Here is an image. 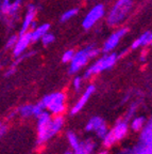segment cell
Masks as SVG:
<instances>
[{
	"label": "cell",
	"instance_id": "1",
	"mask_svg": "<svg viewBox=\"0 0 152 154\" xmlns=\"http://www.w3.org/2000/svg\"><path fill=\"white\" fill-rule=\"evenodd\" d=\"M99 54L100 49L96 47L95 45H88L80 51H75L74 57H72V61L69 62L70 64H69L68 73L70 75L79 73L84 66L87 65L88 61L97 58Z\"/></svg>",
	"mask_w": 152,
	"mask_h": 154
},
{
	"label": "cell",
	"instance_id": "2",
	"mask_svg": "<svg viewBox=\"0 0 152 154\" xmlns=\"http://www.w3.org/2000/svg\"><path fill=\"white\" fill-rule=\"evenodd\" d=\"M133 9L132 0H117L107 15V24L110 27L119 26L124 23Z\"/></svg>",
	"mask_w": 152,
	"mask_h": 154
},
{
	"label": "cell",
	"instance_id": "3",
	"mask_svg": "<svg viewBox=\"0 0 152 154\" xmlns=\"http://www.w3.org/2000/svg\"><path fill=\"white\" fill-rule=\"evenodd\" d=\"M40 103L51 116L63 115L66 110V94L64 92H52L44 96Z\"/></svg>",
	"mask_w": 152,
	"mask_h": 154
},
{
	"label": "cell",
	"instance_id": "4",
	"mask_svg": "<svg viewBox=\"0 0 152 154\" xmlns=\"http://www.w3.org/2000/svg\"><path fill=\"white\" fill-rule=\"evenodd\" d=\"M118 58V54L114 53V51L104 54L102 57H100L98 60H96L89 67H87V70L84 73L83 78L88 79V78L95 76V75L99 74V73L103 72V71L112 69L116 64Z\"/></svg>",
	"mask_w": 152,
	"mask_h": 154
},
{
	"label": "cell",
	"instance_id": "5",
	"mask_svg": "<svg viewBox=\"0 0 152 154\" xmlns=\"http://www.w3.org/2000/svg\"><path fill=\"white\" fill-rule=\"evenodd\" d=\"M52 118V116L50 115L47 110H44L36 118V132H37V139L36 143L38 146L44 144L49 140L48 137V128H49V122Z\"/></svg>",
	"mask_w": 152,
	"mask_h": 154
},
{
	"label": "cell",
	"instance_id": "6",
	"mask_svg": "<svg viewBox=\"0 0 152 154\" xmlns=\"http://www.w3.org/2000/svg\"><path fill=\"white\" fill-rule=\"evenodd\" d=\"M105 15V8L103 5H96L89 10V12L84 16L83 22H82V26L84 29L88 30V29L93 28L100 19L102 18Z\"/></svg>",
	"mask_w": 152,
	"mask_h": 154
},
{
	"label": "cell",
	"instance_id": "7",
	"mask_svg": "<svg viewBox=\"0 0 152 154\" xmlns=\"http://www.w3.org/2000/svg\"><path fill=\"white\" fill-rule=\"evenodd\" d=\"M129 32V29L127 27H122V28H119L118 30L112 33L109 38H107V41L104 42L102 46V51L104 54L111 53L115 49V48L118 46L119 42L127 33Z\"/></svg>",
	"mask_w": 152,
	"mask_h": 154
},
{
	"label": "cell",
	"instance_id": "8",
	"mask_svg": "<svg viewBox=\"0 0 152 154\" xmlns=\"http://www.w3.org/2000/svg\"><path fill=\"white\" fill-rule=\"evenodd\" d=\"M31 43H33V42H32L31 31H30V30L27 32H24V33H19L16 44H15L14 47L12 48L14 57L17 58L22 55V54H24Z\"/></svg>",
	"mask_w": 152,
	"mask_h": 154
},
{
	"label": "cell",
	"instance_id": "9",
	"mask_svg": "<svg viewBox=\"0 0 152 154\" xmlns=\"http://www.w3.org/2000/svg\"><path fill=\"white\" fill-rule=\"evenodd\" d=\"M95 91H96V87L94 86V85H89V86L86 87L85 91L82 93V95L80 96V99L76 102V104H75L72 107V109H70V115L75 116V115H77L79 111L82 110L84 106L87 104L88 100L90 99V96L93 95Z\"/></svg>",
	"mask_w": 152,
	"mask_h": 154
},
{
	"label": "cell",
	"instance_id": "10",
	"mask_svg": "<svg viewBox=\"0 0 152 154\" xmlns=\"http://www.w3.org/2000/svg\"><path fill=\"white\" fill-rule=\"evenodd\" d=\"M37 14V7L34 3H29L27 5V12L25 14L24 20H22V28H20V32L19 33H24V32L29 31L30 29V25L31 23L35 19V16Z\"/></svg>",
	"mask_w": 152,
	"mask_h": 154
},
{
	"label": "cell",
	"instance_id": "11",
	"mask_svg": "<svg viewBox=\"0 0 152 154\" xmlns=\"http://www.w3.org/2000/svg\"><path fill=\"white\" fill-rule=\"evenodd\" d=\"M64 122L65 118L63 115L52 116V118L49 122V128H48V137H49V139L54 137L55 135H57L62 131L63 126H64Z\"/></svg>",
	"mask_w": 152,
	"mask_h": 154
},
{
	"label": "cell",
	"instance_id": "12",
	"mask_svg": "<svg viewBox=\"0 0 152 154\" xmlns=\"http://www.w3.org/2000/svg\"><path fill=\"white\" fill-rule=\"evenodd\" d=\"M114 134L117 141L122 140L129 133V122L124 119H118L115 122L114 128L111 130Z\"/></svg>",
	"mask_w": 152,
	"mask_h": 154
},
{
	"label": "cell",
	"instance_id": "13",
	"mask_svg": "<svg viewBox=\"0 0 152 154\" xmlns=\"http://www.w3.org/2000/svg\"><path fill=\"white\" fill-rule=\"evenodd\" d=\"M138 143L146 146V147H152V122L151 120L146 121L145 125L139 132V141Z\"/></svg>",
	"mask_w": 152,
	"mask_h": 154
},
{
	"label": "cell",
	"instance_id": "14",
	"mask_svg": "<svg viewBox=\"0 0 152 154\" xmlns=\"http://www.w3.org/2000/svg\"><path fill=\"white\" fill-rule=\"evenodd\" d=\"M152 42V33L150 30L148 31H145L140 36H138L136 40H134L132 45H131V48L132 49H137L139 47H148V46L151 45Z\"/></svg>",
	"mask_w": 152,
	"mask_h": 154
},
{
	"label": "cell",
	"instance_id": "15",
	"mask_svg": "<svg viewBox=\"0 0 152 154\" xmlns=\"http://www.w3.org/2000/svg\"><path fill=\"white\" fill-rule=\"evenodd\" d=\"M96 149V142L92 139L80 141V144L77 149L74 150L72 154H93Z\"/></svg>",
	"mask_w": 152,
	"mask_h": 154
},
{
	"label": "cell",
	"instance_id": "16",
	"mask_svg": "<svg viewBox=\"0 0 152 154\" xmlns=\"http://www.w3.org/2000/svg\"><path fill=\"white\" fill-rule=\"evenodd\" d=\"M50 29V25L49 24H42L37 27H36L35 29H33V30H31V36H32V42H36V41H39L40 38L44 35V34L46 33V32L49 31Z\"/></svg>",
	"mask_w": 152,
	"mask_h": 154
},
{
	"label": "cell",
	"instance_id": "17",
	"mask_svg": "<svg viewBox=\"0 0 152 154\" xmlns=\"http://www.w3.org/2000/svg\"><path fill=\"white\" fill-rule=\"evenodd\" d=\"M146 118L144 116H138V117H134V118L131 119V123H130V128L131 131H133L134 133H139L140 130L143 128V126L146 123Z\"/></svg>",
	"mask_w": 152,
	"mask_h": 154
},
{
	"label": "cell",
	"instance_id": "18",
	"mask_svg": "<svg viewBox=\"0 0 152 154\" xmlns=\"http://www.w3.org/2000/svg\"><path fill=\"white\" fill-rule=\"evenodd\" d=\"M104 122H105V121L103 120L101 117H98V116L93 117V118H90L89 121L86 123L85 131H86V132H88V133H89V132H95V131L99 128L100 125L103 124Z\"/></svg>",
	"mask_w": 152,
	"mask_h": 154
},
{
	"label": "cell",
	"instance_id": "19",
	"mask_svg": "<svg viewBox=\"0 0 152 154\" xmlns=\"http://www.w3.org/2000/svg\"><path fill=\"white\" fill-rule=\"evenodd\" d=\"M22 0H15L14 2L11 3V7L9 9L7 16L11 17V20H16L18 18L19 11H20V5H22Z\"/></svg>",
	"mask_w": 152,
	"mask_h": 154
},
{
	"label": "cell",
	"instance_id": "20",
	"mask_svg": "<svg viewBox=\"0 0 152 154\" xmlns=\"http://www.w3.org/2000/svg\"><path fill=\"white\" fill-rule=\"evenodd\" d=\"M101 140H102V146L107 150L111 149V148H112L113 146L117 142L116 138H115L114 134H113V132L111 130L107 131V133L103 136V138Z\"/></svg>",
	"mask_w": 152,
	"mask_h": 154
},
{
	"label": "cell",
	"instance_id": "21",
	"mask_svg": "<svg viewBox=\"0 0 152 154\" xmlns=\"http://www.w3.org/2000/svg\"><path fill=\"white\" fill-rule=\"evenodd\" d=\"M17 112L22 118H30L33 117V104H26V105L20 106L17 109Z\"/></svg>",
	"mask_w": 152,
	"mask_h": 154
},
{
	"label": "cell",
	"instance_id": "22",
	"mask_svg": "<svg viewBox=\"0 0 152 154\" xmlns=\"http://www.w3.org/2000/svg\"><path fill=\"white\" fill-rule=\"evenodd\" d=\"M67 140H68V143L70 146L72 150L77 149L79 147V144H80V140H79V137L76 135V133L72 132V131H69L67 133Z\"/></svg>",
	"mask_w": 152,
	"mask_h": 154
},
{
	"label": "cell",
	"instance_id": "23",
	"mask_svg": "<svg viewBox=\"0 0 152 154\" xmlns=\"http://www.w3.org/2000/svg\"><path fill=\"white\" fill-rule=\"evenodd\" d=\"M78 12H79V9H77V8L67 10V11H65V12L63 13L62 16H61V22L62 23L68 22V20H70L72 18H74V17L78 14Z\"/></svg>",
	"mask_w": 152,
	"mask_h": 154
},
{
	"label": "cell",
	"instance_id": "24",
	"mask_svg": "<svg viewBox=\"0 0 152 154\" xmlns=\"http://www.w3.org/2000/svg\"><path fill=\"white\" fill-rule=\"evenodd\" d=\"M39 41L42 42V44H43L44 46H49L50 44H52L53 42L55 41V36L53 33H51V32L48 31V32H46L42 38H40Z\"/></svg>",
	"mask_w": 152,
	"mask_h": 154
},
{
	"label": "cell",
	"instance_id": "25",
	"mask_svg": "<svg viewBox=\"0 0 152 154\" xmlns=\"http://www.w3.org/2000/svg\"><path fill=\"white\" fill-rule=\"evenodd\" d=\"M132 154H152V147H146L138 143L135 148H133Z\"/></svg>",
	"mask_w": 152,
	"mask_h": 154
},
{
	"label": "cell",
	"instance_id": "26",
	"mask_svg": "<svg viewBox=\"0 0 152 154\" xmlns=\"http://www.w3.org/2000/svg\"><path fill=\"white\" fill-rule=\"evenodd\" d=\"M138 102H135V103L131 104L130 107H129L128 111H127V115L126 117H124V120H127L129 122V121L131 120V119L133 118L134 115L136 113V111H137V108H138Z\"/></svg>",
	"mask_w": 152,
	"mask_h": 154
},
{
	"label": "cell",
	"instance_id": "27",
	"mask_svg": "<svg viewBox=\"0 0 152 154\" xmlns=\"http://www.w3.org/2000/svg\"><path fill=\"white\" fill-rule=\"evenodd\" d=\"M11 0H0V14L7 16L9 9L11 7Z\"/></svg>",
	"mask_w": 152,
	"mask_h": 154
},
{
	"label": "cell",
	"instance_id": "28",
	"mask_svg": "<svg viewBox=\"0 0 152 154\" xmlns=\"http://www.w3.org/2000/svg\"><path fill=\"white\" fill-rule=\"evenodd\" d=\"M107 131H109V128H107V123H103V124H101L99 126V128H97V130L95 131V133H96V136H97L99 139H102L103 138V136H104L105 134L107 133Z\"/></svg>",
	"mask_w": 152,
	"mask_h": 154
},
{
	"label": "cell",
	"instance_id": "29",
	"mask_svg": "<svg viewBox=\"0 0 152 154\" xmlns=\"http://www.w3.org/2000/svg\"><path fill=\"white\" fill-rule=\"evenodd\" d=\"M83 77L81 76H76L72 80V86H74L75 90L77 92H80L81 89H82V86H83Z\"/></svg>",
	"mask_w": 152,
	"mask_h": 154
},
{
	"label": "cell",
	"instance_id": "30",
	"mask_svg": "<svg viewBox=\"0 0 152 154\" xmlns=\"http://www.w3.org/2000/svg\"><path fill=\"white\" fill-rule=\"evenodd\" d=\"M44 110H46V109L40 102H38V103H36V104H33V117L34 118H37L38 116L43 112Z\"/></svg>",
	"mask_w": 152,
	"mask_h": 154
},
{
	"label": "cell",
	"instance_id": "31",
	"mask_svg": "<svg viewBox=\"0 0 152 154\" xmlns=\"http://www.w3.org/2000/svg\"><path fill=\"white\" fill-rule=\"evenodd\" d=\"M74 54H75L74 49H68V51H66L62 55V62L63 63H69L70 61H72V57H74Z\"/></svg>",
	"mask_w": 152,
	"mask_h": 154
},
{
	"label": "cell",
	"instance_id": "32",
	"mask_svg": "<svg viewBox=\"0 0 152 154\" xmlns=\"http://www.w3.org/2000/svg\"><path fill=\"white\" fill-rule=\"evenodd\" d=\"M17 38H18V35H16V34H13V35L10 36V38H7V43H5V46H4L5 49H12L15 44H16Z\"/></svg>",
	"mask_w": 152,
	"mask_h": 154
},
{
	"label": "cell",
	"instance_id": "33",
	"mask_svg": "<svg viewBox=\"0 0 152 154\" xmlns=\"http://www.w3.org/2000/svg\"><path fill=\"white\" fill-rule=\"evenodd\" d=\"M147 57H148V51H146V49H144V51H142V54H140L139 60L142 61V62H146V61H147Z\"/></svg>",
	"mask_w": 152,
	"mask_h": 154
},
{
	"label": "cell",
	"instance_id": "34",
	"mask_svg": "<svg viewBox=\"0 0 152 154\" xmlns=\"http://www.w3.org/2000/svg\"><path fill=\"white\" fill-rule=\"evenodd\" d=\"M15 71H16V66H15V65H11V67H10L9 70H7V72L5 73V76H7V77L11 76V75L14 74Z\"/></svg>",
	"mask_w": 152,
	"mask_h": 154
},
{
	"label": "cell",
	"instance_id": "35",
	"mask_svg": "<svg viewBox=\"0 0 152 154\" xmlns=\"http://www.w3.org/2000/svg\"><path fill=\"white\" fill-rule=\"evenodd\" d=\"M132 153H133V149H124L116 154H132Z\"/></svg>",
	"mask_w": 152,
	"mask_h": 154
},
{
	"label": "cell",
	"instance_id": "36",
	"mask_svg": "<svg viewBox=\"0 0 152 154\" xmlns=\"http://www.w3.org/2000/svg\"><path fill=\"white\" fill-rule=\"evenodd\" d=\"M5 133H7V126H3L2 128H0V140L2 139V137L5 135Z\"/></svg>",
	"mask_w": 152,
	"mask_h": 154
},
{
	"label": "cell",
	"instance_id": "37",
	"mask_svg": "<svg viewBox=\"0 0 152 154\" xmlns=\"http://www.w3.org/2000/svg\"><path fill=\"white\" fill-rule=\"evenodd\" d=\"M96 154H109V153H107V151H100V152H98V153H96Z\"/></svg>",
	"mask_w": 152,
	"mask_h": 154
},
{
	"label": "cell",
	"instance_id": "38",
	"mask_svg": "<svg viewBox=\"0 0 152 154\" xmlns=\"http://www.w3.org/2000/svg\"><path fill=\"white\" fill-rule=\"evenodd\" d=\"M3 126H4V124H3V123L1 122V121H0V128H2Z\"/></svg>",
	"mask_w": 152,
	"mask_h": 154
},
{
	"label": "cell",
	"instance_id": "39",
	"mask_svg": "<svg viewBox=\"0 0 152 154\" xmlns=\"http://www.w3.org/2000/svg\"><path fill=\"white\" fill-rule=\"evenodd\" d=\"M63 154H72V152H70V151H67V152H65V153H63Z\"/></svg>",
	"mask_w": 152,
	"mask_h": 154
}]
</instances>
